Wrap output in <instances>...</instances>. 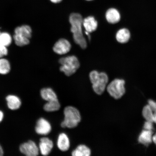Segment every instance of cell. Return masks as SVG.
Here are the masks:
<instances>
[{"instance_id":"obj_1","label":"cell","mask_w":156,"mask_h":156,"mask_svg":"<svg viewBox=\"0 0 156 156\" xmlns=\"http://www.w3.org/2000/svg\"><path fill=\"white\" fill-rule=\"evenodd\" d=\"M83 20L82 16L79 13H72L69 16V21L71 25V31L73 35L74 41L81 48L85 49L87 47V44L83 33Z\"/></svg>"},{"instance_id":"obj_2","label":"cell","mask_w":156,"mask_h":156,"mask_svg":"<svg viewBox=\"0 0 156 156\" xmlns=\"http://www.w3.org/2000/svg\"><path fill=\"white\" fill-rule=\"evenodd\" d=\"M64 119L62 122V128H73L81 122V116L79 110L75 107L69 106L64 109Z\"/></svg>"},{"instance_id":"obj_3","label":"cell","mask_w":156,"mask_h":156,"mask_svg":"<svg viewBox=\"0 0 156 156\" xmlns=\"http://www.w3.org/2000/svg\"><path fill=\"white\" fill-rule=\"evenodd\" d=\"M90 80L92 84L94 92L98 95L104 92L108 81V77L105 73H99L97 71H92L89 74Z\"/></svg>"},{"instance_id":"obj_4","label":"cell","mask_w":156,"mask_h":156,"mask_svg":"<svg viewBox=\"0 0 156 156\" xmlns=\"http://www.w3.org/2000/svg\"><path fill=\"white\" fill-rule=\"evenodd\" d=\"M59 63L61 64L60 71L68 76L73 75L80 67L79 60L74 55L60 58Z\"/></svg>"},{"instance_id":"obj_5","label":"cell","mask_w":156,"mask_h":156,"mask_svg":"<svg viewBox=\"0 0 156 156\" xmlns=\"http://www.w3.org/2000/svg\"><path fill=\"white\" fill-rule=\"evenodd\" d=\"M125 81L123 80L115 79L107 86V91L111 96L114 98L119 99L125 93Z\"/></svg>"},{"instance_id":"obj_6","label":"cell","mask_w":156,"mask_h":156,"mask_svg":"<svg viewBox=\"0 0 156 156\" xmlns=\"http://www.w3.org/2000/svg\"><path fill=\"white\" fill-rule=\"evenodd\" d=\"M20 150L21 153L27 156H36L39 154V148L35 142L32 141L21 144Z\"/></svg>"},{"instance_id":"obj_7","label":"cell","mask_w":156,"mask_h":156,"mask_svg":"<svg viewBox=\"0 0 156 156\" xmlns=\"http://www.w3.org/2000/svg\"><path fill=\"white\" fill-rule=\"evenodd\" d=\"M71 48V45L69 41L66 39L61 38L55 44L53 50L57 54L63 55L68 53Z\"/></svg>"},{"instance_id":"obj_8","label":"cell","mask_w":156,"mask_h":156,"mask_svg":"<svg viewBox=\"0 0 156 156\" xmlns=\"http://www.w3.org/2000/svg\"><path fill=\"white\" fill-rule=\"evenodd\" d=\"M35 130L37 133L40 135H47L51 131V126L48 120L41 118L37 122Z\"/></svg>"},{"instance_id":"obj_9","label":"cell","mask_w":156,"mask_h":156,"mask_svg":"<svg viewBox=\"0 0 156 156\" xmlns=\"http://www.w3.org/2000/svg\"><path fill=\"white\" fill-rule=\"evenodd\" d=\"M53 147V142L49 138L43 137L40 139L39 149L42 155H48L51 151Z\"/></svg>"},{"instance_id":"obj_10","label":"cell","mask_w":156,"mask_h":156,"mask_svg":"<svg viewBox=\"0 0 156 156\" xmlns=\"http://www.w3.org/2000/svg\"><path fill=\"white\" fill-rule=\"evenodd\" d=\"M107 22L111 24H115L119 22L121 15L119 12L116 9L110 8L107 10L105 14Z\"/></svg>"},{"instance_id":"obj_11","label":"cell","mask_w":156,"mask_h":156,"mask_svg":"<svg viewBox=\"0 0 156 156\" xmlns=\"http://www.w3.org/2000/svg\"><path fill=\"white\" fill-rule=\"evenodd\" d=\"M83 25L86 32L90 33L96 30L98 23L94 17L89 16L83 19Z\"/></svg>"},{"instance_id":"obj_12","label":"cell","mask_w":156,"mask_h":156,"mask_svg":"<svg viewBox=\"0 0 156 156\" xmlns=\"http://www.w3.org/2000/svg\"><path fill=\"white\" fill-rule=\"evenodd\" d=\"M130 33L128 29L123 28L120 29L117 32L116 34V40L120 44H126L129 41Z\"/></svg>"},{"instance_id":"obj_13","label":"cell","mask_w":156,"mask_h":156,"mask_svg":"<svg viewBox=\"0 0 156 156\" xmlns=\"http://www.w3.org/2000/svg\"><path fill=\"white\" fill-rule=\"evenodd\" d=\"M57 146L60 151H66L69 149L70 141L68 136L65 133H62L58 136Z\"/></svg>"},{"instance_id":"obj_14","label":"cell","mask_w":156,"mask_h":156,"mask_svg":"<svg viewBox=\"0 0 156 156\" xmlns=\"http://www.w3.org/2000/svg\"><path fill=\"white\" fill-rule=\"evenodd\" d=\"M153 133L152 130H143L138 137V142L140 143L147 146L153 141Z\"/></svg>"},{"instance_id":"obj_15","label":"cell","mask_w":156,"mask_h":156,"mask_svg":"<svg viewBox=\"0 0 156 156\" xmlns=\"http://www.w3.org/2000/svg\"><path fill=\"white\" fill-rule=\"evenodd\" d=\"M7 105L12 110L19 109L21 105V101L18 97L13 95H9L6 97Z\"/></svg>"},{"instance_id":"obj_16","label":"cell","mask_w":156,"mask_h":156,"mask_svg":"<svg viewBox=\"0 0 156 156\" xmlns=\"http://www.w3.org/2000/svg\"><path fill=\"white\" fill-rule=\"evenodd\" d=\"M40 93L42 98L47 102L58 99L55 93L50 88H44L42 89Z\"/></svg>"},{"instance_id":"obj_17","label":"cell","mask_w":156,"mask_h":156,"mask_svg":"<svg viewBox=\"0 0 156 156\" xmlns=\"http://www.w3.org/2000/svg\"><path fill=\"white\" fill-rule=\"evenodd\" d=\"M15 34L21 35L25 37L30 39L32 35V30L31 27L28 25H23L17 27L15 30Z\"/></svg>"},{"instance_id":"obj_18","label":"cell","mask_w":156,"mask_h":156,"mask_svg":"<svg viewBox=\"0 0 156 156\" xmlns=\"http://www.w3.org/2000/svg\"><path fill=\"white\" fill-rule=\"evenodd\" d=\"M91 154L90 149L84 145L78 146L72 152V155L73 156H89Z\"/></svg>"},{"instance_id":"obj_19","label":"cell","mask_w":156,"mask_h":156,"mask_svg":"<svg viewBox=\"0 0 156 156\" xmlns=\"http://www.w3.org/2000/svg\"><path fill=\"white\" fill-rule=\"evenodd\" d=\"M60 107V103L57 99L48 101L44 105V109L47 112H54L59 110Z\"/></svg>"},{"instance_id":"obj_20","label":"cell","mask_w":156,"mask_h":156,"mask_svg":"<svg viewBox=\"0 0 156 156\" xmlns=\"http://www.w3.org/2000/svg\"><path fill=\"white\" fill-rule=\"evenodd\" d=\"M10 69V64L8 60L4 58H0V74L6 75L9 73Z\"/></svg>"},{"instance_id":"obj_21","label":"cell","mask_w":156,"mask_h":156,"mask_svg":"<svg viewBox=\"0 0 156 156\" xmlns=\"http://www.w3.org/2000/svg\"><path fill=\"white\" fill-rule=\"evenodd\" d=\"M15 43L19 46H23L28 44L30 42L29 39L20 35L15 34L13 37Z\"/></svg>"},{"instance_id":"obj_22","label":"cell","mask_w":156,"mask_h":156,"mask_svg":"<svg viewBox=\"0 0 156 156\" xmlns=\"http://www.w3.org/2000/svg\"><path fill=\"white\" fill-rule=\"evenodd\" d=\"M12 42V38L9 33H0V44L6 47L9 46Z\"/></svg>"},{"instance_id":"obj_23","label":"cell","mask_w":156,"mask_h":156,"mask_svg":"<svg viewBox=\"0 0 156 156\" xmlns=\"http://www.w3.org/2000/svg\"><path fill=\"white\" fill-rule=\"evenodd\" d=\"M142 115L146 121L153 122V112L149 105H146L142 110Z\"/></svg>"},{"instance_id":"obj_24","label":"cell","mask_w":156,"mask_h":156,"mask_svg":"<svg viewBox=\"0 0 156 156\" xmlns=\"http://www.w3.org/2000/svg\"><path fill=\"white\" fill-rule=\"evenodd\" d=\"M8 50L7 47L0 44V58L7 55L8 54Z\"/></svg>"},{"instance_id":"obj_25","label":"cell","mask_w":156,"mask_h":156,"mask_svg":"<svg viewBox=\"0 0 156 156\" xmlns=\"http://www.w3.org/2000/svg\"><path fill=\"white\" fill-rule=\"evenodd\" d=\"M144 128L145 130H153L154 129L153 122L146 121L145 122Z\"/></svg>"},{"instance_id":"obj_26","label":"cell","mask_w":156,"mask_h":156,"mask_svg":"<svg viewBox=\"0 0 156 156\" xmlns=\"http://www.w3.org/2000/svg\"><path fill=\"white\" fill-rule=\"evenodd\" d=\"M148 103L153 112L156 110V102L150 99L148 101Z\"/></svg>"},{"instance_id":"obj_27","label":"cell","mask_w":156,"mask_h":156,"mask_svg":"<svg viewBox=\"0 0 156 156\" xmlns=\"http://www.w3.org/2000/svg\"><path fill=\"white\" fill-rule=\"evenodd\" d=\"M63 0H50L51 3L54 4H58L61 2Z\"/></svg>"},{"instance_id":"obj_28","label":"cell","mask_w":156,"mask_h":156,"mask_svg":"<svg viewBox=\"0 0 156 156\" xmlns=\"http://www.w3.org/2000/svg\"><path fill=\"white\" fill-rule=\"evenodd\" d=\"M153 122L156 124V110L153 112Z\"/></svg>"},{"instance_id":"obj_29","label":"cell","mask_w":156,"mask_h":156,"mask_svg":"<svg viewBox=\"0 0 156 156\" xmlns=\"http://www.w3.org/2000/svg\"><path fill=\"white\" fill-rule=\"evenodd\" d=\"M3 118V113L2 112L0 111V122L2 120Z\"/></svg>"},{"instance_id":"obj_30","label":"cell","mask_w":156,"mask_h":156,"mask_svg":"<svg viewBox=\"0 0 156 156\" xmlns=\"http://www.w3.org/2000/svg\"><path fill=\"white\" fill-rule=\"evenodd\" d=\"M3 151L2 148L1 146L0 145V156H2L3 155Z\"/></svg>"},{"instance_id":"obj_31","label":"cell","mask_w":156,"mask_h":156,"mask_svg":"<svg viewBox=\"0 0 156 156\" xmlns=\"http://www.w3.org/2000/svg\"><path fill=\"white\" fill-rule=\"evenodd\" d=\"M153 141L156 145V133L153 136Z\"/></svg>"},{"instance_id":"obj_32","label":"cell","mask_w":156,"mask_h":156,"mask_svg":"<svg viewBox=\"0 0 156 156\" xmlns=\"http://www.w3.org/2000/svg\"><path fill=\"white\" fill-rule=\"evenodd\" d=\"M85 1H94V0H85Z\"/></svg>"}]
</instances>
